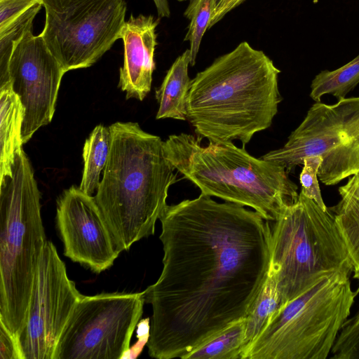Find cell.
Returning <instances> with one entry per match:
<instances>
[{
	"mask_svg": "<svg viewBox=\"0 0 359 359\" xmlns=\"http://www.w3.org/2000/svg\"><path fill=\"white\" fill-rule=\"evenodd\" d=\"M201 193L159 218L163 269L144 290L148 353L185 355L249 315L266 280L271 226L255 210Z\"/></svg>",
	"mask_w": 359,
	"mask_h": 359,
	"instance_id": "cell-1",
	"label": "cell"
},
{
	"mask_svg": "<svg viewBox=\"0 0 359 359\" xmlns=\"http://www.w3.org/2000/svg\"><path fill=\"white\" fill-rule=\"evenodd\" d=\"M280 70L262 51L243 41L191 80L187 120L209 142L240 140L269 128L283 98Z\"/></svg>",
	"mask_w": 359,
	"mask_h": 359,
	"instance_id": "cell-2",
	"label": "cell"
},
{
	"mask_svg": "<svg viewBox=\"0 0 359 359\" xmlns=\"http://www.w3.org/2000/svg\"><path fill=\"white\" fill-rule=\"evenodd\" d=\"M109 129L110 152L94 197L121 252L154 233L177 174L160 137L133 122H116Z\"/></svg>",
	"mask_w": 359,
	"mask_h": 359,
	"instance_id": "cell-3",
	"label": "cell"
},
{
	"mask_svg": "<svg viewBox=\"0 0 359 359\" xmlns=\"http://www.w3.org/2000/svg\"><path fill=\"white\" fill-rule=\"evenodd\" d=\"M201 140L187 133L172 135L163 149L175 170L202 194L252 208L268 221H275L297 199L298 187L284 167L255 158L232 142L203 147Z\"/></svg>",
	"mask_w": 359,
	"mask_h": 359,
	"instance_id": "cell-4",
	"label": "cell"
},
{
	"mask_svg": "<svg viewBox=\"0 0 359 359\" xmlns=\"http://www.w3.org/2000/svg\"><path fill=\"white\" fill-rule=\"evenodd\" d=\"M40 200L32 166L22 149L15 156L12 175L0 183V322L17 339L47 241Z\"/></svg>",
	"mask_w": 359,
	"mask_h": 359,
	"instance_id": "cell-5",
	"label": "cell"
},
{
	"mask_svg": "<svg viewBox=\"0 0 359 359\" xmlns=\"http://www.w3.org/2000/svg\"><path fill=\"white\" fill-rule=\"evenodd\" d=\"M273 222L269 269L280 306L326 276L353 273L348 250L329 208L323 210L300 192Z\"/></svg>",
	"mask_w": 359,
	"mask_h": 359,
	"instance_id": "cell-6",
	"label": "cell"
},
{
	"mask_svg": "<svg viewBox=\"0 0 359 359\" xmlns=\"http://www.w3.org/2000/svg\"><path fill=\"white\" fill-rule=\"evenodd\" d=\"M350 273L326 276L271 316L241 359H326L357 295Z\"/></svg>",
	"mask_w": 359,
	"mask_h": 359,
	"instance_id": "cell-7",
	"label": "cell"
},
{
	"mask_svg": "<svg viewBox=\"0 0 359 359\" xmlns=\"http://www.w3.org/2000/svg\"><path fill=\"white\" fill-rule=\"evenodd\" d=\"M320 156L318 179L332 186L359 172V96L316 102L280 149L261 157L290 172L304 158Z\"/></svg>",
	"mask_w": 359,
	"mask_h": 359,
	"instance_id": "cell-8",
	"label": "cell"
},
{
	"mask_svg": "<svg viewBox=\"0 0 359 359\" xmlns=\"http://www.w3.org/2000/svg\"><path fill=\"white\" fill-rule=\"evenodd\" d=\"M46 20L40 34L68 71L95 64L121 38L126 0H42Z\"/></svg>",
	"mask_w": 359,
	"mask_h": 359,
	"instance_id": "cell-9",
	"label": "cell"
},
{
	"mask_svg": "<svg viewBox=\"0 0 359 359\" xmlns=\"http://www.w3.org/2000/svg\"><path fill=\"white\" fill-rule=\"evenodd\" d=\"M144 303V292L82 295L53 359H121L130 348Z\"/></svg>",
	"mask_w": 359,
	"mask_h": 359,
	"instance_id": "cell-10",
	"label": "cell"
},
{
	"mask_svg": "<svg viewBox=\"0 0 359 359\" xmlns=\"http://www.w3.org/2000/svg\"><path fill=\"white\" fill-rule=\"evenodd\" d=\"M82 294L47 241L34 277L25 324L18 337L22 359H53L60 335Z\"/></svg>",
	"mask_w": 359,
	"mask_h": 359,
	"instance_id": "cell-11",
	"label": "cell"
},
{
	"mask_svg": "<svg viewBox=\"0 0 359 359\" xmlns=\"http://www.w3.org/2000/svg\"><path fill=\"white\" fill-rule=\"evenodd\" d=\"M12 89L24 108L23 144L51 122L65 71L41 34L29 29L15 46L8 66Z\"/></svg>",
	"mask_w": 359,
	"mask_h": 359,
	"instance_id": "cell-12",
	"label": "cell"
},
{
	"mask_svg": "<svg viewBox=\"0 0 359 359\" xmlns=\"http://www.w3.org/2000/svg\"><path fill=\"white\" fill-rule=\"evenodd\" d=\"M57 227L64 255L95 273L110 268L118 250L95 197L72 186L57 200Z\"/></svg>",
	"mask_w": 359,
	"mask_h": 359,
	"instance_id": "cell-13",
	"label": "cell"
},
{
	"mask_svg": "<svg viewBox=\"0 0 359 359\" xmlns=\"http://www.w3.org/2000/svg\"><path fill=\"white\" fill-rule=\"evenodd\" d=\"M158 23L151 15L132 14L122 28L124 55L118 87L126 93V99L142 101L151 90Z\"/></svg>",
	"mask_w": 359,
	"mask_h": 359,
	"instance_id": "cell-14",
	"label": "cell"
},
{
	"mask_svg": "<svg viewBox=\"0 0 359 359\" xmlns=\"http://www.w3.org/2000/svg\"><path fill=\"white\" fill-rule=\"evenodd\" d=\"M25 108L11 81L0 87V183L12 175L15 156L22 150Z\"/></svg>",
	"mask_w": 359,
	"mask_h": 359,
	"instance_id": "cell-15",
	"label": "cell"
},
{
	"mask_svg": "<svg viewBox=\"0 0 359 359\" xmlns=\"http://www.w3.org/2000/svg\"><path fill=\"white\" fill-rule=\"evenodd\" d=\"M190 62L189 48L176 58L161 86L156 90L159 105L156 119L170 118L187 121V100L192 80L188 73Z\"/></svg>",
	"mask_w": 359,
	"mask_h": 359,
	"instance_id": "cell-16",
	"label": "cell"
},
{
	"mask_svg": "<svg viewBox=\"0 0 359 359\" xmlns=\"http://www.w3.org/2000/svg\"><path fill=\"white\" fill-rule=\"evenodd\" d=\"M111 144L109 127L97 126L86 139L83 148V169L80 186L91 195L100 184V173L107 162Z\"/></svg>",
	"mask_w": 359,
	"mask_h": 359,
	"instance_id": "cell-17",
	"label": "cell"
},
{
	"mask_svg": "<svg viewBox=\"0 0 359 359\" xmlns=\"http://www.w3.org/2000/svg\"><path fill=\"white\" fill-rule=\"evenodd\" d=\"M359 83V55L334 70H323L312 80L310 97L320 102L325 95H332L337 100L346 95Z\"/></svg>",
	"mask_w": 359,
	"mask_h": 359,
	"instance_id": "cell-18",
	"label": "cell"
},
{
	"mask_svg": "<svg viewBox=\"0 0 359 359\" xmlns=\"http://www.w3.org/2000/svg\"><path fill=\"white\" fill-rule=\"evenodd\" d=\"M245 347V318L225 329L183 359H241Z\"/></svg>",
	"mask_w": 359,
	"mask_h": 359,
	"instance_id": "cell-19",
	"label": "cell"
},
{
	"mask_svg": "<svg viewBox=\"0 0 359 359\" xmlns=\"http://www.w3.org/2000/svg\"><path fill=\"white\" fill-rule=\"evenodd\" d=\"M280 305V296L276 282L273 273L269 269L266 280L253 308L245 318V348L257 338Z\"/></svg>",
	"mask_w": 359,
	"mask_h": 359,
	"instance_id": "cell-20",
	"label": "cell"
},
{
	"mask_svg": "<svg viewBox=\"0 0 359 359\" xmlns=\"http://www.w3.org/2000/svg\"><path fill=\"white\" fill-rule=\"evenodd\" d=\"M329 209L348 250L353 273L359 271V198L340 200Z\"/></svg>",
	"mask_w": 359,
	"mask_h": 359,
	"instance_id": "cell-21",
	"label": "cell"
},
{
	"mask_svg": "<svg viewBox=\"0 0 359 359\" xmlns=\"http://www.w3.org/2000/svg\"><path fill=\"white\" fill-rule=\"evenodd\" d=\"M42 6V3L34 6L0 31V87L10 82L8 66L15 46L24 34L32 29L34 19Z\"/></svg>",
	"mask_w": 359,
	"mask_h": 359,
	"instance_id": "cell-22",
	"label": "cell"
},
{
	"mask_svg": "<svg viewBox=\"0 0 359 359\" xmlns=\"http://www.w3.org/2000/svg\"><path fill=\"white\" fill-rule=\"evenodd\" d=\"M218 0H190L184 15L190 20L184 41H189L191 66L196 57L204 34L208 29Z\"/></svg>",
	"mask_w": 359,
	"mask_h": 359,
	"instance_id": "cell-23",
	"label": "cell"
},
{
	"mask_svg": "<svg viewBox=\"0 0 359 359\" xmlns=\"http://www.w3.org/2000/svg\"><path fill=\"white\" fill-rule=\"evenodd\" d=\"M330 354V359H359V311L344 323Z\"/></svg>",
	"mask_w": 359,
	"mask_h": 359,
	"instance_id": "cell-24",
	"label": "cell"
},
{
	"mask_svg": "<svg viewBox=\"0 0 359 359\" xmlns=\"http://www.w3.org/2000/svg\"><path fill=\"white\" fill-rule=\"evenodd\" d=\"M323 159L320 156H309L304 158L303 168L299 175L301 191L313 200L323 210H327L321 194L318 182V171Z\"/></svg>",
	"mask_w": 359,
	"mask_h": 359,
	"instance_id": "cell-25",
	"label": "cell"
},
{
	"mask_svg": "<svg viewBox=\"0 0 359 359\" xmlns=\"http://www.w3.org/2000/svg\"><path fill=\"white\" fill-rule=\"evenodd\" d=\"M42 0H0V31Z\"/></svg>",
	"mask_w": 359,
	"mask_h": 359,
	"instance_id": "cell-26",
	"label": "cell"
},
{
	"mask_svg": "<svg viewBox=\"0 0 359 359\" xmlns=\"http://www.w3.org/2000/svg\"><path fill=\"white\" fill-rule=\"evenodd\" d=\"M0 359H22L18 339L0 322Z\"/></svg>",
	"mask_w": 359,
	"mask_h": 359,
	"instance_id": "cell-27",
	"label": "cell"
},
{
	"mask_svg": "<svg viewBox=\"0 0 359 359\" xmlns=\"http://www.w3.org/2000/svg\"><path fill=\"white\" fill-rule=\"evenodd\" d=\"M151 320L149 318L142 319L137 323L136 344L124 353L122 358H136L142 352L144 346L147 344L151 329Z\"/></svg>",
	"mask_w": 359,
	"mask_h": 359,
	"instance_id": "cell-28",
	"label": "cell"
},
{
	"mask_svg": "<svg viewBox=\"0 0 359 359\" xmlns=\"http://www.w3.org/2000/svg\"><path fill=\"white\" fill-rule=\"evenodd\" d=\"M246 0H218L212 13L209 28L219 22L228 13L240 6Z\"/></svg>",
	"mask_w": 359,
	"mask_h": 359,
	"instance_id": "cell-29",
	"label": "cell"
},
{
	"mask_svg": "<svg viewBox=\"0 0 359 359\" xmlns=\"http://www.w3.org/2000/svg\"><path fill=\"white\" fill-rule=\"evenodd\" d=\"M341 200L359 198V172L348 177V182L338 189Z\"/></svg>",
	"mask_w": 359,
	"mask_h": 359,
	"instance_id": "cell-30",
	"label": "cell"
},
{
	"mask_svg": "<svg viewBox=\"0 0 359 359\" xmlns=\"http://www.w3.org/2000/svg\"><path fill=\"white\" fill-rule=\"evenodd\" d=\"M156 6L158 15L160 18H169L170 10L168 0H153Z\"/></svg>",
	"mask_w": 359,
	"mask_h": 359,
	"instance_id": "cell-31",
	"label": "cell"
},
{
	"mask_svg": "<svg viewBox=\"0 0 359 359\" xmlns=\"http://www.w3.org/2000/svg\"><path fill=\"white\" fill-rule=\"evenodd\" d=\"M353 273V278L357 280L358 282V287H357V289L355 290V292L358 294V292H359V271H355Z\"/></svg>",
	"mask_w": 359,
	"mask_h": 359,
	"instance_id": "cell-32",
	"label": "cell"
},
{
	"mask_svg": "<svg viewBox=\"0 0 359 359\" xmlns=\"http://www.w3.org/2000/svg\"><path fill=\"white\" fill-rule=\"evenodd\" d=\"M178 1H187V0H177ZM190 1V0H189Z\"/></svg>",
	"mask_w": 359,
	"mask_h": 359,
	"instance_id": "cell-33",
	"label": "cell"
}]
</instances>
